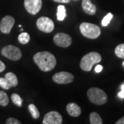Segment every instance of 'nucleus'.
I'll list each match as a JSON object with an SVG mask.
<instances>
[{
	"instance_id": "obj_2",
	"label": "nucleus",
	"mask_w": 124,
	"mask_h": 124,
	"mask_svg": "<svg viewBox=\"0 0 124 124\" xmlns=\"http://www.w3.org/2000/svg\"><path fill=\"white\" fill-rule=\"evenodd\" d=\"M101 61V56L97 52H90L84 55L81 62L80 67L83 70L89 72L91 70L93 66Z\"/></svg>"
},
{
	"instance_id": "obj_9",
	"label": "nucleus",
	"mask_w": 124,
	"mask_h": 124,
	"mask_svg": "<svg viewBox=\"0 0 124 124\" xmlns=\"http://www.w3.org/2000/svg\"><path fill=\"white\" fill-rule=\"evenodd\" d=\"M24 7L28 13L35 15L40 11L42 6V0H24Z\"/></svg>"
},
{
	"instance_id": "obj_24",
	"label": "nucleus",
	"mask_w": 124,
	"mask_h": 124,
	"mask_svg": "<svg viewBox=\"0 0 124 124\" xmlns=\"http://www.w3.org/2000/svg\"><path fill=\"white\" fill-rule=\"evenodd\" d=\"M6 124H21V122L17 119H15V118H8V119L6 120Z\"/></svg>"
},
{
	"instance_id": "obj_21",
	"label": "nucleus",
	"mask_w": 124,
	"mask_h": 124,
	"mask_svg": "<svg viewBox=\"0 0 124 124\" xmlns=\"http://www.w3.org/2000/svg\"><path fill=\"white\" fill-rule=\"evenodd\" d=\"M8 103L9 99L7 94L3 91H0V106H6Z\"/></svg>"
},
{
	"instance_id": "obj_22",
	"label": "nucleus",
	"mask_w": 124,
	"mask_h": 124,
	"mask_svg": "<svg viewBox=\"0 0 124 124\" xmlns=\"http://www.w3.org/2000/svg\"><path fill=\"white\" fill-rule=\"evenodd\" d=\"M0 87L5 90H9L11 88V85L5 77H0Z\"/></svg>"
},
{
	"instance_id": "obj_17",
	"label": "nucleus",
	"mask_w": 124,
	"mask_h": 124,
	"mask_svg": "<svg viewBox=\"0 0 124 124\" xmlns=\"http://www.w3.org/2000/svg\"><path fill=\"white\" fill-rule=\"evenodd\" d=\"M28 110L30 112L31 115L32 116L33 119H37L39 117L40 113L37 108L34 105V104H30L28 105Z\"/></svg>"
},
{
	"instance_id": "obj_10",
	"label": "nucleus",
	"mask_w": 124,
	"mask_h": 124,
	"mask_svg": "<svg viewBox=\"0 0 124 124\" xmlns=\"http://www.w3.org/2000/svg\"><path fill=\"white\" fill-rule=\"evenodd\" d=\"M63 122L62 115L56 111L49 112L44 117L43 124H62Z\"/></svg>"
},
{
	"instance_id": "obj_20",
	"label": "nucleus",
	"mask_w": 124,
	"mask_h": 124,
	"mask_svg": "<svg viewBox=\"0 0 124 124\" xmlns=\"http://www.w3.org/2000/svg\"><path fill=\"white\" fill-rule=\"evenodd\" d=\"M115 53L117 57L124 59V44H119L116 47Z\"/></svg>"
},
{
	"instance_id": "obj_12",
	"label": "nucleus",
	"mask_w": 124,
	"mask_h": 124,
	"mask_svg": "<svg viewBox=\"0 0 124 124\" xmlns=\"http://www.w3.org/2000/svg\"><path fill=\"white\" fill-rule=\"evenodd\" d=\"M66 110L69 115L74 117L79 116L81 113V108L75 103H69L66 106Z\"/></svg>"
},
{
	"instance_id": "obj_1",
	"label": "nucleus",
	"mask_w": 124,
	"mask_h": 124,
	"mask_svg": "<svg viewBox=\"0 0 124 124\" xmlns=\"http://www.w3.org/2000/svg\"><path fill=\"white\" fill-rule=\"evenodd\" d=\"M33 61L38 66L40 70L44 72H49L53 70L57 64L55 57L47 51L36 53L33 56Z\"/></svg>"
},
{
	"instance_id": "obj_7",
	"label": "nucleus",
	"mask_w": 124,
	"mask_h": 124,
	"mask_svg": "<svg viewBox=\"0 0 124 124\" xmlns=\"http://www.w3.org/2000/svg\"><path fill=\"white\" fill-rule=\"evenodd\" d=\"M53 41L57 46L62 48H68L72 44V38L70 36L63 32L57 33L54 36Z\"/></svg>"
},
{
	"instance_id": "obj_8",
	"label": "nucleus",
	"mask_w": 124,
	"mask_h": 124,
	"mask_svg": "<svg viewBox=\"0 0 124 124\" xmlns=\"http://www.w3.org/2000/svg\"><path fill=\"white\" fill-rule=\"evenodd\" d=\"M54 82L58 84H67L73 81L74 76L68 72H59L53 76Z\"/></svg>"
},
{
	"instance_id": "obj_4",
	"label": "nucleus",
	"mask_w": 124,
	"mask_h": 124,
	"mask_svg": "<svg viewBox=\"0 0 124 124\" xmlns=\"http://www.w3.org/2000/svg\"><path fill=\"white\" fill-rule=\"evenodd\" d=\"M79 30L81 33L85 37L91 39H97L101 35L100 28L97 25L91 23L83 22L82 23H81Z\"/></svg>"
},
{
	"instance_id": "obj_31",
	"label": "nucleus",
	"mask_w": 124,
	"mask_h": 124,
	"mask_svg": "<svg viewBox=\"0 0 124 124\" xmlns=\"http://www.w3.org/2000/svg\"><path fill=\"white\" fill-rule=\"evenodd\" d=\"M123 64H124V63H123Z\"/></svg>"
},
{
	"instance_id": "obj_16",
	"label": "nucleus",
	"mask_w": 124,
	"mask_h": 124,
	"mask_svg": "<svg viewBox=\"0 0 124 124\" xmlns=\"http://www.w3.org/2000/svg\"><path fill=\"white\" fill-rule=\"evenodd\" d=\"M90 123L91 124H102L103 121L98 113L93 112L90 115Z\"/></svg>"
},
{
	"instance_id": "obj_30",
	"label": "nucleus",
	"mask_w": 124,
	"mask_h": 124,
	"mask_svg": "<svg viewBox=\"0 0 124 124\" xmlns=\"http://www.w3.org/2000/svg\"><path fill=\"white\" fill-rule=\"evenodd\" d=\"M121 90H123V91H124V84H123V85H121Z\"/></svg>"
},
{
	"instance_id": "obj_5",
	"label": "nucleus",
	"mask_w": 124,
	"mask_h": 124,
	"mask_svg": "<svg viewBox=\"0 0 124 124\" xmlns=\"http://www.w3.org/2000/svg\"><path fill=\"white\" fill-rule=\"evenodd\" d=\"M1 54L12 61H18L22 56L21 50L13 45L4 46L1 50Z\"/></svg>"
},
{
	"instance_id": "obj_19",
	"label": "nucleus",
	"mask_w": 124,
	"mask_h": 124,
	"mask_svg": "<svg viewBox=\"0 0 124 124\" xmlns=\"http://www.w3.org/2000/svg\"><path fill=\"white\" fill-rule=\"evenodd\" d=\"M11 99H12V101L13 103L14 104H15L18 107H22V106L23 103V99L22 97L16 93H13L11 95Z\"/></svg>"
},
{
	"instance_id": "obj_13",
	"label": "nucleus",
	"mask_w": 124,
	"mask_h": 124,
	"mask_svg": "<svg viewBox=\"0 0 124 124\" xmlns=\"http://www.w3.org/2000/svg\"><path fill=\"white\" fill-rule=\"evenodd\" d=\"M82 9L85 13L90 15H93L96 13L97 8L92 3L90 0H83L81 4Z\"/></svg>"
},
{
	"instance_id": "obj_28",
	"label": "nucleus",
	"mask_w": 124,
	"mask_h": 124,
	"mask_svg": "<svg viewBox=\"0 0 124 124\" xmlns=\"http://www.w3.org/2000/svg\"><path fill=\"white\" fill-rule=\"evenodd\" d=\"M116 124H124V116H123L122 118H121L120 119H119L115 123Z\"/></svg>"
},
{
	"instance_id": "obj_15",
	"label": "nucleus",
	"mask_w": 124,
	"mask_h": 124,
	"mask_svg": "<svg viewBox=\"0 0 124 124\" xmlns=\"http://www.w3.org/2000/svg\"><path fill=\"white\" fill-rule=\"evenodd\" d=\"M66 17V10L64 6L59 5L57 7V18L59 21H63Z\"/></svg>"
},
{
	"instance_id": "obj_23",
	"label": "nucleus",
	"mask_w": 124,
	"mask_h": 124,
	"mask_svg": "<svg viewBox=\"0 0 124 124\" xmlns=\"http://www.w3.org/2000/svg\"><path fill=\"white\" fill-rule=\"evenodd\" d=\"M113 17V15H112V13H108L106 17H104V18L103 19V20H102L101 22V24L103 26H107L110 22L111 19H112Z\"/></svg>"
},
{
	"instance_id": "obj_18",
	"label": "nucleus",
	"mask_w": 124,
	"mask_h": 124,
	"mask_svg": "<svg viewBox=\"0 0 124 124\" xmlns=\"http://www.w3.org/2000/svg\"><path fill=\"white\" fill-rule=\"evenodd\" d=\"M31 39V37L27 32H22L18 36V41L22 44H26Z\"/></svg>"
},
{
	"instance_id": "obj_25",
	"label": "nucleus",
	"mask_w": 124,
	"mask_h": 124,
	"mask_svg": "<svg viewBox=\"0 0 124 124\" xmlns=\"http://www.w3.org/2000/svg\"><path fill=\"white\" fill-rule=\"evenodd\" d=\"M5 69H6V66H5V64L4 63V62H2L0 60V72L4 71Z\"/></svg>"
},
{
	"instance_id": "obj_14",
	"label": "nucleus",
	"mask_w": 124,
	"mask_h": 124,
	"mask_svg": "<svg viewBox=\"0 0 124 124\" xmlns=\"http://www.w3.org/2000/svg\"><path fill=\"white\" fill-rule=\"evenodd\" d=\"M5 78L8 81L11 87H16L18 85V79L13 72H8L6 74Z\"/></svg>"
},
{
	"instance_id": "obj_26",
	"label": "nucleus",
	"mask_w": 124,
	"mask_h": 124,
	"mask_svg": "<svg viewBox=\"0 0 124 124\" xmlns=\"http://www.w3.org/2000/svg\"><path fill=\"white\" fill-rule=\"evenodd\" d=\"M94 70H95L96 72H100L103 70V66H101V65H97V66L95 67V69Z\"/></svg>"
},
{
	"instance_id": "obj_11",
	"label": "nucleus",
	"mask_w": 124,
	"mask_h": 124,
	"mask_svg": "<svg viewBox=\"0 0 124 124\" xmlns=\"http://www.w3.org/2000/svg\"><path fill=\"white\" fill-rule=\"evenodd\" d=\"M15 24V19L13 17L6 15L1 20L0 31L4 34H9Z\"/></svg>"
},
{
	"instance_id": "obj_3",
	"label": "nucleus",
	"mask_w": 124,
	"mask_h": 124,
	"mask_svg": "<svg viewBox=\"0 0 124 124\" xmlns=\"http://www.w3.org/2000/svg\"><path fill=\"white\" fill-rule=\"evenodd\" d=\"M89 100L98 106L105 104L108 101V96L103 90L98 88H90L87 92Z\"/></svg>"
},
{
	"instance_id": "obj_6",
	"label": "nucleus",
	"mask_w": 124,
	"mask_h": 124,
	"mask_svg": "<svg viewBox=\"0 0 124 124\" xmlns=\"http://www.w3.org/2000/svg\"><path fill=\"white\" fill-rule=\"evenodd\" d=\"M37 26L41 32L46 33H50L53 32L54 28V23L53 21L47 17H41L37 20Z\"/></svg>"
},
{
	"instance_id": "obj_29",
	"label": "nucleus",
	"mask_w": 124,
	"mask_h": 124,
	"mask_svg": "<svg viewBox=\"0 0 124 124\" xmlns=\"http://www.w3.org/2000/svg\"><path fill=\"white\" fill-rule=\"evenodd\" d=\"M118 96H119L120 98H121V99H124V91L121 90L120 93H119V94H118Z\"/></svg>"
},
{
	"instance_id": "obj_27",
	"label": "nucleus",
	"mask_w": 124,
	"mask_h": 124,
	"mask_svg": "<svg viewBox=\"0 0 124 124\" xmlns=\"http://www.w3.org/2000/svg\"><path fill=\"white\" fill-rule=\"evenodd\" d=\"M53 1L58 3H64V4H68L70 1V0H53Z\"/></svg>"
}]
</instances>
